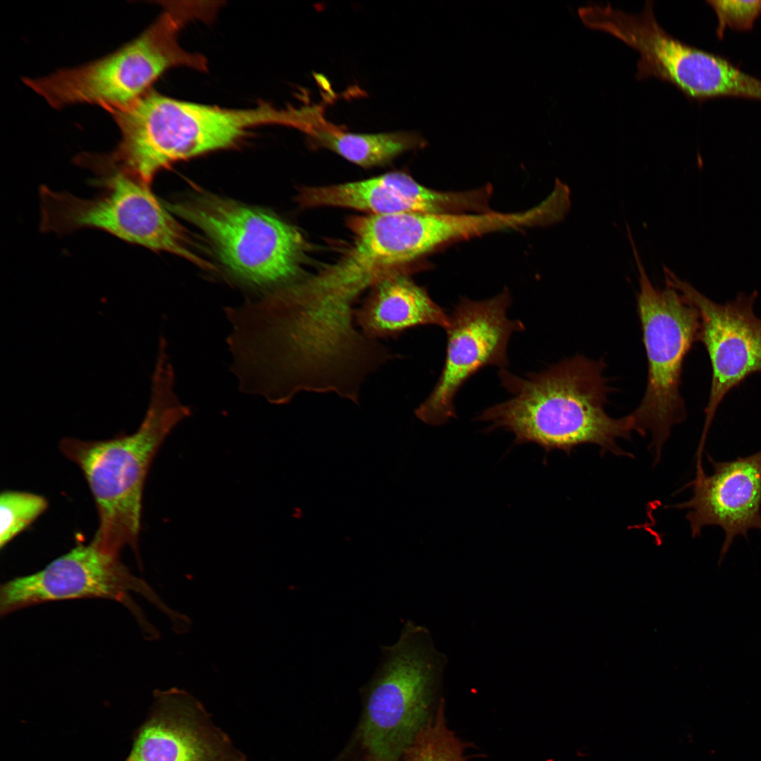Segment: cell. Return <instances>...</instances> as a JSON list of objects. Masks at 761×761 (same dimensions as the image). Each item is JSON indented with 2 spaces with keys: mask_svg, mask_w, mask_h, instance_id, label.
Segmentation results:
<instances>
[{
  "mask_svg": "<svg viewBox=\"0 0 761 761\" xmlns=\"http://www.w3.org/2000/svg\"><path fill=\"white\" fill-rule=\"evenodd\" d=\"M167 346L158 347L150 398L137 430L104 440L64 438L63 454L82 470L96 504L99 526L92 543L119 555L125 546L137 554L144 481L159 447L192 410L175 392Z\"/></svg>",
  "mask_w": 761,
  "mask_h": 761,
  "instance_id": "2",
  "label": "cell"
},
{
  "mask_svg": "<svg viewBox=\"0 0 761 761\" xmlns=\"http://www.w3.org/2000/svg\"><path fill=\"white\" fill-rule=\"evenodd\" d=\"M169 208L204 233L233 278L256 292L254 300L304 278V239L276 216L209 195Z\"/></svg>",
  "mask_w": 761,
  "mask_h": 761,
  "instance_id": "6",
  "label": "cell"
},
{
  "mask_svg": "<svg viewBox=\"0 0 761 761\" xmlns=\"http://www.w3.org/2000/svg\"><path fill=\"white\" fill-rule=\"evenodd\" d=\"M298 201L306 208L338 206L371 215L462 214L485 212L490 196L484 187L465 192L437 191L421 185L405 173L390 172L361 181L304 187Z\"/></svg>",
  "mask_w": 761,
  "mask_h": 761,
  "instance_id": "13",
  "label": "cell"
},
{
  "mask_svg": "<svg viewBox=\"0 0 761 761\" xmlns=\"http://www.w3.org/2000/svg\"><path fill=\"white\" fill-rule=\"evenodd\" d=\"M707 3L717 15V35L719 38H722L726 27L742 31L751 30L761 14V0H714Z\"/></svg>",
  "mask_w": 761,
  "mask_h": 761,
  "instance_id": "19",
  "label": "cell"
},
{
  "mask_svg": "<svg viewBox=\"0 0 761 761\" xmlns=\"http://www.w3.org/2000/svg\"><path fill=\"white\" fill-rule=\"evenodd\" d=\"M354 316L361 333L377 341L397 340L407 330L421 326L446 329L449 325V315L427 290L400 271L372 287L361 306L355 308Z\"/></svg>",
  "mask_w": 761,
  "mask_h": 761,
  "instance_id": "15",
  "label": "cell"
},
{
  "mask_svg": "<svg viewBox=\"0 0 761 761\" xmlns=\"http://www.w3.org/2000/svg\"><path fill=\"white\" fill-rule=\"evenodd\" d=\"M131 592L159 605L153 591L130 572L119 555L102 550L92 543L79 544L44 569L2 584L0 614L51 601L104 598L123 604L140 620L141 614L131 599Z\"/></svg>",
  "mask_w": 761,
  "mask_h": 761,
  "instance_id": "10",
  "label": "cell"
},
{
  "mask_svg": "<svg viewBox=\"0 0 761 761\" xmlns=\"http://www.w3.org/2000/svg\"><path fill=\"white\" fill-rule=\"evenodd\" d=\"M605 367L603 359L577 354L524 377L500 369L501 384L511 397L476 419L488 423L489 431L511 432L516 444L536 443L546 452L569 454L579 445L593 444L602 454L627 456L617 440L630 438L633 420L630 414L614 419L606 412L610 388Z\"/></svg>",
  "mask_w": 761,
  "mask_h": 761,
  "instance_id": "1",
  "label": "cell"
},
{
  "mask_svg": "<svg viewBox=\"0 0 761 761\" xmlns=\"http://www.w3.org/2000/svg\"><path fill=\"white\" fill-rule=\"evenodd\" d=\"M214 11L215 6L209 2H168L153 24L113 53L79 67L23 81L56 109L77 103L98 104L109 111L125 107L171 68H206L202 56L181 48L178 34L187 22L208 18Z\"/></svg>",
  "mask_w": 761,
  "mask_h": 761,
  "instance_id": "4",
  "label": "cell"
},
{
  "mask_svg": "<svg viewBox=\"0 0 761 761\" xmlns=\"http://www.w3.org/2000/svg\"><path fill=\"white\" fill-rule=\"evenodd\" d=\"M666 285L676 290L698 311V340L707 352L712 380L700 444L705 438L720 402L748 376L761 373V318L754 313L757 293L740 294L734 301L717 304L663 266Z\"/></svg>",
  "mask_w": 761,
  "mask_h": 761,
  "instance_id": "11",
  "label": "cell"
},
{
  "mask_svg": "<svg viewBox=\"0 0 761 761\" xmlns=\"http://www.w3.org/2000/svg\"><path fill=\"white\" fill-rule=\"evenodd\" d=\"M93 180L101 192L82 199L68 192L39 189L44 232L66 233L91 228L106 231L128 243L184 257L203 268H211L193 252L190 242L149 185L119 170L92 166Z\"/></svg>",
  "mask_w": 761,
  "mask_h": 761,
  "instance_id": "8",
  "label": "cell"
},
{
  "mask_svg": "<svg viewBox=\"0 0 761 761\" xmlns=\"http://www.w3.org/2000/svg\"><path fill=\"white\" fill-rule=\"evenodd\" d=\"M627 236L638 270L636 307L648 362L645 390L630 415L633 431L651 434L650 448L657 462L672 427L686 416L679 389L684 359L698 340L700 318L697 309L676 290L652 285L632 233Z\"/></svg>",
  "mask_w": 761,
  "mask_h": 761,
  "instance_id": "7",
  "label": "cell"
},
{
  "mask_svg": "<svg viewBox=\"0 0 761 761\" xmlns=\"http://www.w3.org/2000/svg\"><path fill=\"white\" fill-rule=\"evenodd\" d=\"M443 699L401 761H467V747L447 726Z\"/></svg>",
  "mask_w": 761,
  "mask_h": 761,
  "instance_id": "17",
  "label": "cell"
},
{
  "mask_svg": "<svg viewBox=\"0 0 761 761\" xmlns=\"http://www.w3.org/2000/svg\"><path fill=\"white\" fill-rule=\"evenodd\" d=\"M713 473L696 472L689 484L693 496L676 505L687 509L693 538L704 526H719L725 533L721 555L726 553L738 535L750 529L761 530V450L730 462H715L708 456Z\"/></svg>",
  "mask_w": 761,
  "mask_h": 761,
  "instance_id": "14",
  "label": "cell"
},
{
  "mask_svg": "<svg viewBox=\"0 0 761 761\" xmlns=\"http://www.w3.org/2000/svg\"><path fill=\"white\" fill-rule=\"evenodd\" d=\"M154 696L125 761H247L192 695L173 689Z\"/></svg>",
  "mask_w": 761,
  "mask_h": 761,
  "instance_id": "12",
  "label": "cell"
},
{
  "mask_svg": "<svg viewBox=\"0 0 761 761\" xmlns=\"http://www.w3.org/2000/svg\"><path fill=\"white\" fill-rule=\"evenodd\" d=\"M380 650V663L361 690L356 741L362 761H401L434 713L447 658L429 630L410 620L398 640Z\"/></svg>",
  "mask_w": 761,
  "mask_h": 761,
  "instance_id": "5",
  "label": "cell"
},
{
  "mask_svg": "<svg viewBox=\"0 0 761 761\" xmlns=\"http://www.w3.org/2000/svg\"><path fill=\"white\" fill-rule=\"evenodd\" d=\"M121 139L104 162L147 184L174 162L236 145L249 130L290 126V109L267 104L228 109L178 100L148 91L130 105L109 111Z\"/></svg>",
  "mask_w": 761,
  "mask_h": 761,
  "instance_id": "3",
  "label": "cell"
},
{
  "mask_svg": "<svg viewBox=\"0 0 761 761\" xmlns=\"http://www.w3.org/2000/svg\"><path fill=\"white\" fill-rule=\"evenodd\" d=\"M511 297L507 289L493 298H462L449 315L444 365L428 397L415 409L423 423L440 426L456 417L454 400L473 375L487 366H508L507 346L524 323L507 316Z\"/></svg>",
  "mask_w": 761,
  "mask_h": 761,
  "instance_id": "9",
  "label": "cell"
},
{
  "mask_svg": "<svg viewBox=\"0 0 761 761\" xmlns=\"http://www.w3.org/2000/svg\"><path fill=\"white\" fill-rule=\"evenodd\" d=\"M45 497L35 493L6 490L0 495V547L26 529L47 508Z\"/></svg>",
  "mask_w": 761,
  "mask_h": 761,
  "instance_id": "18",
  "label": "cell"
},
{
  "mask_svg": "<svg viewBox=\"0 0 761 761\" xmlns=\"http://www.w3.org/2000/svg\"><path fill=\"white\" fill-rule=\"evenodd\" d=\"M310 141L363 168L388 163L407 151L422 148L426 141L416 132L353 133L328 123L316 109L304 131Z\"/></svg>",
  "mask_w": 761,
  "mask_h": 761,
  "instance_id": "16",
  "label": "cell"
}]
</instances>
